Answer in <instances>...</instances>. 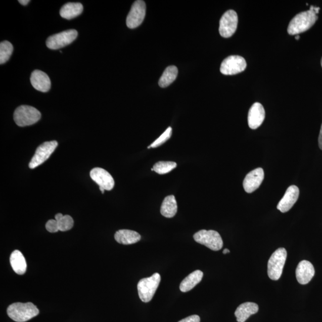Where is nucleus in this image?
<instances>
[{
	"instance_id": "1",
	"label": "nucleus",
	"mask_w": 322,
	"mask_h": 322,
	"mask_svg": "<svg viewBox=\"0 0 322 322\" xmlns=\"http://www.w3.org/2000/svg\"><path fill=\"white\" fill-rule=\"evenodd\" d=\"M318 19L317 14L313 9L298 13L291 20L288 28L290 35H298L307 31L313 26Z\"/></svg>"
},
{
	"instance_id": "2",
	"label": "nucleus",
	"mask_w": 322,
	"mask_h": 322,
	"mask_svg": "<svg viewBox=\"0 0 322 322\" xmlns=\"http://www.w3.org/2000/svg\"><path fill=\"white\" fill-rule=\"evenodd\" d=\"M8 316L17 322H25L39 314V310L32 303H16L10 305L7 310Z\"/></svg>"
},
{
	"instance_id": "3",
	"label": "nucleus",
	"mask_w": 322,
	"mask_h": 322,
	"mask_svg": "<svg viewBox=\"0 0 322 322\" xmlns=\"http://www.w3.org/2000/svg\"><path fill=\"white\" fill-rule=\"evenodd\" d=\"M41 117L40 112L32 106L28 105L19 106L13 115L15 123L19 127H26L34 124L41 119Z\"/></svg>"
},
{
	"instance_id": "4",
	"label": "nucleus",
	"mask_w": 322,
	"mask_h": 322,
	"mask_svg": "<svg viewBox=\"0 0 322 322\" xmlns=\"http://www.w3.org/2000/svg\"><path fill=\"white\" fill-rule=\"evenodd\" d=\"M287 252L284 248L278 249L271 255L268 262L267 273L268 277L273 281H278L281 277L286 262Z\"/></svg>"
},
{
	"instance_id": "5",
	"label": "nucleus",
	"mask_w": 322,
	"mask_h": 322,
	"mask_svg": "<svg viewBox=\"0 0 322 322\" xmlns=\"http://www.w3.org/2000/svg\"><path fill=\"white\" fill-rule=\"evenodd\" d=\"M161 275L156 273L151 277L142 279L139 281L137 289L139 297L144 303L151 301L161 282Z\"/></svg>"
},
{
	"instance_id": "6",
	"label": "nucleus",
	"mask_w": 322,
	"mask_h": 322,
	"mask_svg": "<svg viewBox=\"0 0 322 322\" xmlns=\"http://www.w3.org/2000/svg\"><path fill=\"white\" fill-rule=\"evenodd\" d=\"M198 243L204 245L212 251L220 250L223 246V242L220 234L215 231L202 230L194 235Z\"/></svg>"
},
{
	"instance_id": "7",
	"label": "nucleus",
	"mask_w": 322,
	"mask_h": 322,
	"mask_svg": "<svg viewBox=\"0 0 322 322\" xmlns=\"http://www.w3.org/2000/svg\"><path fill=\"white\" fill-rule=\"evenodd\" d=\"M58 146V143L55 141L46 142L39 146L36 149L34 157L29 162V167L34 169L44 163L51 157Z\"/></svg>"
},
{
	"instance_id": "8",
	"label": "nucleus",
	"mask_w": 322,
	"mask_h": 322,
	"mask_svg": "<svg viewBox=\"0 0 322 322\" xmlns=\"http://www.w3.org/2000/svg\"><path fill=\"white\" fill-rule=\"evenodd\" d=\"M77 36L78 32L76 30H67V31L49 36L46 41V45L50 49H60L71 44Z\"/></svg>"
},
{
	"instance_id": "9",
	"label": "nucleus",
	"mask_w": 322,
	"mask_h": 322,
	"mask_svg": "<svg viewBox=\"0 0 322 322\" xmlns=\"http://www.w3.org/2000/svg\"><path fill=\"white\" fill-rule=\"evenodd\" d=\"M238 17L237 12L230 10L222 16L219 26V32L224 38H229L237 31Z\"/></svg>"
},
{
	"instance_id": "10",
	"label": "nucleus",
	"mask_w": 322,
	"mask_h": 322,
	"mask_svg": "<svg viewBox=\"0 0 322 322\" xmlns=\"http://www.w3.org/2000/svg\"><path fill=\"white\" fill-rule=\"evenodd\" d=\"M246 67L247 62L243 57L231 56L221 63L220 72L225 75H236L245 71Z\"/></svg>"
},
{
	"instance_id": "11",
	"label": "nucleus",
	"mask_w": 322,
	"mask_h": 322,
	"mask_svg": "<svg viewBox=\"0 0 322 322\" xmlns=\"http://www.w3.org/2000/svg\"><path fill=\"white\" fill-rule=\"evenodd\" d=\"M147 11V6L144 1L137 0L132 5L126 20V24L129 28L134 29L140 26L144 22Z\"/></svg>"
},
{
	"instance_id": "12",
	"label": "nucleus",
	"mask_w": 322,
	"mask_h": 322,
	"mask_svg": "<svg viewBox=\"0 0 322 322\" xmlns=\"http://www.w3.org/2000/svg\"><path fill=\"white\" fill-rule=\"evenodd\" d=\"M90 177L99 186V188L105 191H111L114 187L115 181L109 172L101 168H95L90 171Z\"/></svg>"
},
{
	"instance_id": "13",
	"label": "nucleus",
	"mask_w": 322,
	"mask_h": 322,
	"mask_svg": "<svg viewBox=\"0 0 322 322\" xmlns=\"http://www.w3.org/2000/svg\"><path fill=\"white\" fill-rule=\"evenodd\" d=\"M264 177V172L263 168H258L249 172L243 182L245 192L251 194L256 191L263 182Z\"/></svg>"
},
{
	"instance_id": "14",
	"label": "nucleus",
	"mask_w": 322,
	"mask_h": 322,
	"mask_svg": "<svg viewBox=\"0 0 322 322\" xmlns=\"http://www.w3.org/2000/svg\"><path fill=\"white\" fill-rule=\"evenodd\" d=\"M300 191L296 186L293 185L289 187L281 200L278 205V210L282 212L290 211L298 200Z\"/></svg>"
},
{
	"instance_id": "15",
	"label": "nucleus",
	"mask_w": 322,
	"mask_h": 322,
	"mask_svg": "<svg viewBox=\"0 0 322 322\" xmlns=\"http://www.w3.org/2000/svg\"><path fill=\"white\" fill-rule=\"evenodd\" d=\"M265 118V110L260 103H255L249 111L248 122L251 129H257L263 124Z\"/></svg>"
},
{
	"instance_id": "16",
	"label": "nucleus",
	"mask_w": 322,
	"mask_h": 322,
	"mask_svg": "<svg viewBox=\"0 0 322 322\" xmlns=\"http://www.w3.org/2000/svg\"><path fill=\"white\" fill-rule=\"evenodd\" d=\"M314 274V268L310 262L303 260L298 264L296 269V278L300 284L306 285L309 283Z\"/></svg>"
},
{
	"instance_id": "17",
	"label": "nucleus",
	"mask_w": 322,
	"mask_h": 322,
	"mask_svg": "<svg viewBox=\"0 0 322 322\" xmlns=\"http://www.w3.org/2000/svg\"><path fill=\"white\" fill-rule=\"evenodd\" d=\"M31 84L36 90L46 93L51 88V81L49 76L45 72L39 70H35L31 74Z\"/></svg>"
},
{
	"instance_id": "18",
	"label": "nucleus",
	"mask_w": 322,
	"mask_h": 322,
	"mask_svg": "<svg viewBox=\"0 0 322 322\" xmlns=\"http://www.w3.org/2000/svg\"><path fill=\"white\" fill-rule=\"evenodd\" d=\"M258 305L254 303L247 302L242 304L236 310L235 315L238 322H245L251 315L258 311Z\"/></svg>"
},
{
	"instance_id": "19",
	"label": "nucleus",
	"mask_w": 322,
	"mask_h": 322,
	"mask_svg": "<svg viewBox=\"0 0 322 322\" xmlns=\"http://www.w3.org/2000/svg\"><path fill=\"white\" fill-rule=\"evenodd\" d=\"M115 240L119 244L131 245L140 241L141 236L135 231L123 229V230H119L116 232Z\"/></svg>"
},
{
	"instance_id": "20",
	"label": "nucleus",
	"mask_w": 322,
	"mask_h": 322,
	"mask_svg": "<svg viewBox=\"0 0 322 322\" xmlns=\"http://www.w3.org/2000/svg\"><path fill=\"white\" fill-rule=\"evenodd\" d=\"M83 10L84 8L81 3H68L62 7L60 11V15L63 18L70 20L80 15Z\"/></svg>"
},
{
	"instance_id": "21",
	"label": "nucleus",
	"mask_w": 322,
	"mask_h": 322,
	"mask_svg": "<svg viewBox=\"0 0 322 322\" xmlns=\"http://www.w3.org/2000/svg\"><path fill=\"white\" fill-rule=\"evenodd\" d=\"M204 273L201 270H196L188 275L180 285V290L182 293H187L200 283L203 278Z\"/></svg>"
},
{
	"instance_id": "22",
	"label": "nucleus",
	"mask_w": 322,
	"mask_h": 322,
	"mask_svg": "<svg viewBox=\"0 0 322 322\" xmlns=\"http://www.w3.org/2000/svg\"><path fill=\"white\" fill-rule=\"evenodd\" d=\"M10 261H11L13 270L16 273L22 275L25 273L27 265H26L24 255L21 251L18 250L13 251L10 258Z\"/></svg>"
},
{
	"instance_id": "23",
	"label": "nucleus",
	"mask_w": 322,
	"mask_h": 322,
	"mask_svg": "<svg viewBox=\"0 0 322 322\" xmlns=\"http://www.w3.org/2000/svg\"><path fill=\"white\" fill-rule=\"evenodd\" d=\"M177 212V201L174 195L168 196L164 199L161 207V213L164 217L172 218Z\"/></svg>"
},
{
	"instance_id": "24",
	"label": "nucleus",
	"mask_w": 322,
	"mask_h": 322,
	"mask_svg": "<svg viewBox=\"0 0 322 322\" xmlns=\"http://www.w3.org/2000/svg\"><path fill=\"white\" fill-rule=\"evenodd\" d=\"M178 75V69L175 66H168L166 68L159 81V85L162 88L168 87L173 82Z\"/></svg>"
},
{
	"instance_id": "25",
	"label": "nucleus",
	"mask_w": 322,
	"mask_h": 322,
	"mask_svg": "<svg viewBox=\"0 0 322 322\" xmlns=\"http://www.w3.org/2000/svg\"><path fill=\"white\" fill-rule=\"evenodd\" d=\"M13 52V47L11 42L4 41L0 43V64L3 65L11 58Z\"/></svg>"
},
{
	"instance_id": "26",
	"label": "nucleus",
	"mask_w": 322,
	"mask_h": 322,
	"mask_svg": "<svg viewBox=\"0 0 322 322\" xmlns=\"http://www.w3.org/2000/svg\"><path fill=\"white\" fill-rule=\"evenodd\" d=\"M177 167V164L174 162L160 161L154 165V171L159 174H165L171 172Z\"/></svg>"
},
{
	"instance_id": "27",
	"label": "nucleus",
	"mask_w": 322,
	"mask_h": 322,
	"mask_svg": "<svg viewBox=\"0 0 322 322\" xmlns=\"http://www.w3.org/2000/svg\"><path fill=\"white\" fill-rule=\"evenodd\" d=\"M57 221L60 231H68L71 230L73 226H74V220H73V218L70 215H64V216Z\"/></svg>"
},
{
	"instance_id": "28",
	"label": "nucleus",
	"mask_w": 322,
	"mask_h": 322,
	"mask_svg": "<svg viewBox=\"0 0 322 322\" xmlns=\"http://www.w3.org/2000/svg\"><path fill=\"white\" fill-rule=\"evenodd\" d=\"M172 135V128L168 127L163 134H162L160 137H159L157 140H156L152 144H151L148 147L149 148H155L160 147L161 145L164 144V143L167 142L169 139L171 138Z\"/></svg>"
},
{
	"instance_id": "29",
	"label": "nucleus",
	"mask_w": 322,
	"mask_h": 322,
	"mask_svg": "<svg viewBox=\"0 0 322 322\" xmlns=\"http://www.w3.org/2000/svg\"><path fill=\"white\" fill-rule=\"evenodd\" d=\"M45 228L51 233H56L59 231L58 221L56 220H50L45 224Z\"/></svg>"
},
{
	"instance_id": "30",
	"label": "nucleus",
	"mask_w": 322,
	"mask_h": 322,
	"mask_svg": "<svg viewBox=\"0 0 322 322\" xmlns=\"http://www.w3.org/2000/svg\"><path fill=\"white\" fill-rule=\"evenodd\" d=\"M178 322H200V317L198 315H192Z\"/></svg>"
},
{
	"instance_id": "31",
	"label": "nucleus",
	"mask_w": 322,
	"mask_h": 322,
	"mask_svg": "<svg viewBox=\"0 0 322 322\" xmlns=\"http://www.w3.org/2000/svg\"><path fill=\"white\" fill-rule=\"evenodd\" d=\"M318 146H319L320 149L322 150V124L321 126L319 136H318Z\"/></svg>"
},
{
	"instance_id": "32",
	"label": "nucleus",
	"mask_w": 322,
	"mask_h": 322,
	"mask_svg": "<svg viewBox=\"0 0 322 322\" xmlns=\"http://www.w3.org/2000/svg\"><path fill=\"white\" fill-rule=\"evenodd\" d=\"M18 2L23 6H26L30 2L29 0H19Z\"/></svg>"
},
{
	"instance_id": "33",
	"label": "nucleus",
	"mask_w": 322,
	"mask_h": 322,
	"mask_svg": "<svg viewBox=\"0 0 322 322\" xmlns=\"http://www.w3.org/2000/svg\"><path fill=\"white\" fill-rule=\"evenodd\" d=\"M63 216H64V215L62 214L61 213H58L55 215V220L56 221H58L60 220V219H61Z\"/></svg>"
},
{
	"instance_id": "34",
	"label": "nucleus",
	"mask_w": 322,
	"mask_h": 322,
	"mask_svg": "<svg viewBox=\"0 0 322 322\" xmlns=\"http://www.w3.org/2000/svg\"><path fill=\"white\" fill-rule=\"evenodd\" d=\"M310 8L313 9L314 12L316 13V14H317V13H318V11H320L319 8H316V7H314L313 6H311Z\"/></svg>"
},
{
	"instance_id": "35",
	"label": "nucleus",
	"mask_w": 322,
	"mask_h": 322,
	"mask_svg": "<svg viewBox=\"0 0 322 322\" xmlns=\"http://www.w3.org/2000/svg\"><path fill=\"white\" fill-rule=\"evenodd\" d=\"M229 252H230V251H229L228 249H225V250L223 251L224 254H228L229 253Z\"/></svg>"
},
{
	"instance_id": "36",
	"label": "nucleus",
	"mask_w": 322,
	"mask_h": 322,
	"mask_svg": "<svg viewBox=\"0 0 322 322\" xmlns=\"http://www.w3.org/2000/svg\"><path fill=\"white\" fill-rule=\"evenodd\" d=\"M300 38V36H299L298 35H297V36H295V39H297V40H298V39H299Z\"/></svg>"
},
{
	"instance_id": "37",
	"label": "nucleus",
	"mask_w": 322,
	"mask_h": 322,
	"mask_svg": "<svg viewBox=\"0 0 322 322\" xmlns=\"http://www.w3.org/2000/svg\"><path fill=\"white\" fill-rule=\"evenodd\" d=\"M321 67H322V58H321Z\"/></svg>"
}]
</instances>
